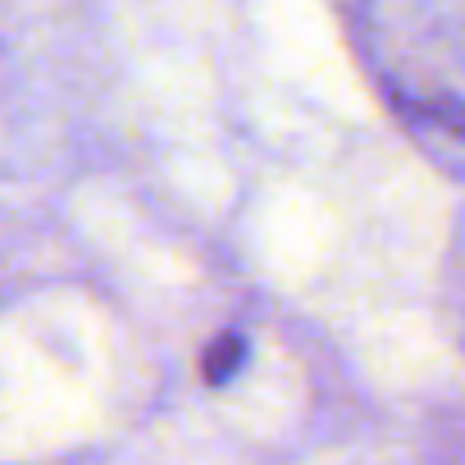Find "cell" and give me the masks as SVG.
I'll use <instances>...</instances> for the list:
<instances>
[{"mask_svg": "<svg viewBox=\"0 0 465 465\" xmlns=\"http://www.w3.org/2000/svg\"><path fill=\"white\" fill-rule=\"evenodd\" d=\"M242 356H247V342H242L238 333H223V338L210 342V351H205V379H210V383H223L232 370L242 365Z\"/></svg>", "mask_w": 465, "mask_h": 465, "instance_id": "obj_1", "label": "cell"}]
</instances>
